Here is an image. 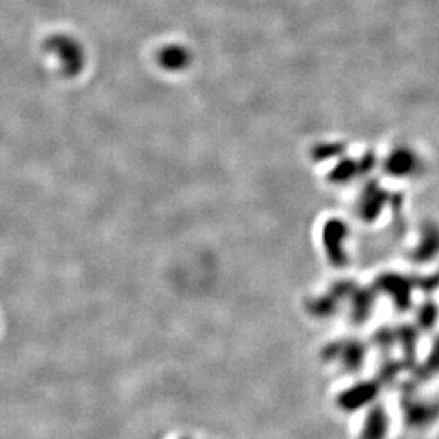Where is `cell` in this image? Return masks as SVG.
I'll return each mask as SVG.
<instances>
[{
  "label": "cell",
  "instance_id": "cell-1",
  "mask_svg": "<svg viewBox=\"0 0 439 439\" xmlns=\"http://www.w3.org/2000/svg\"><path fill=\"white\" fill-rule=\"evenodd\" d=\"M47 47L69 66L70 70L80 67L83 60V50L75 39L67 38L64 35H57L47 42Z\"/></svg>",
  "mask_w": 439,
  "mask_h": 439
},
{
  "label": "cell",
  "instance_id": "cell-2",
  "mask_svg": "<svg viewBox=\"0 0 439 439\" xmlns=\"http://www.w3.org/2000/svg\"><path fill=\"white\" fill-rule=\"evenodd\" d=\"M160 59H161V63L167 67H173V69H176V67H180L183 64L187 63L188 60V53L184 47L181 46H167L161 53H160Z\"/></svg>",
  "mask_w": 439,
  "mask_h": 439
}]
</instances>
